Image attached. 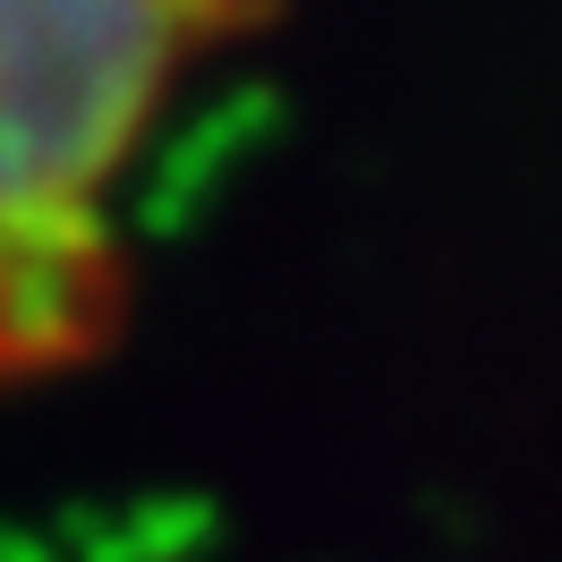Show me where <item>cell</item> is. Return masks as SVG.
Returning a JSON list of instances; mask_svg holds the SVG:
<instances>
[{
  "mask_svg": "<svg viewBox=\"0 0 562 562\" xmlns=\"http://www.w3.org/2000/svg\"><path fill=\"white\" fill-rule=\"evenodd\" d=\"M265 0H0V392L103 358L128 307L120 179Z\"/></svg>",
  "mask_w": 562,
  "mask_h": 562,
  "instance_id": "obj_1",
  "label": "cell"
}]
</instances>
